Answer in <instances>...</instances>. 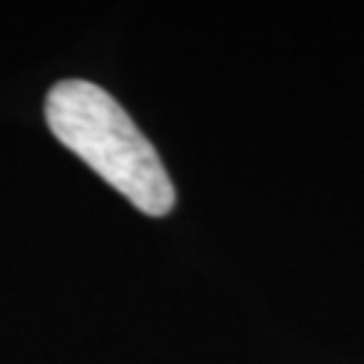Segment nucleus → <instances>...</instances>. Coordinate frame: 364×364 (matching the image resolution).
Wrapping results in <instances>:
<instances>
[{
	"mask_svg": "<svg viewBox=\"0 0 364 364\" xmlns=\"http://www.w3.org/2000/svg\"><path fill=\"white\" fill-rule=\"evenodd\" d=\"M46 124L60 144L146 216H168L176 189L154 146L103 87L68 78L46 97Z\"/></svg>",
	"mask_w": 364,
	"mask_h": 364,
	"instance_id": "obj_1",
	"label": "nucleus"
}]
</instances>
